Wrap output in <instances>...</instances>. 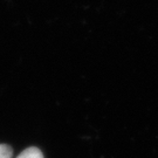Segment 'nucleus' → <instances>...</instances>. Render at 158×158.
Masks as SVG:
<instances>
[{
	"label": "nucleus",
	"mask_w": 158,
	"mask_h": 158,
	"mask_svg": "<svg viewBox=\"0 0 158 158\" xmlns=\"http://www.w3.org/2000/svg\"><path fill=\"white\" fill-rule=\"evenodd\" d=\"M17 158H44V155H42L40 149L32 147L23 150V152L19 155V157Z\"/></svg>",
	"instance_id": "obj_1"
},
{
	"label": "nucleus",
	"mask_w": 158,
	"mask_h": 158,
	"mask_svg": "<svg viewBox=\"0 0 158 158\" xmlns=\"http://www.w3.org/2000/svg\"><path fill=\"white\" fill-rule=\"evenodd\" d=\"M13 150L7 144H0V158H12Z\"/></svg>",
	"instance_id": "obj_2"
}]
</instances>
